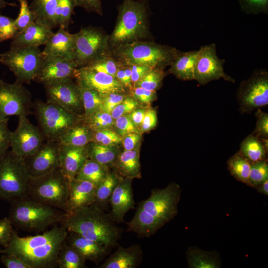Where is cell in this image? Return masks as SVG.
I'll list each match as a JSON object with an SVG mask.
<instances>
[{
	"instance_id": "cell-7",
	"label": "cell",
	"mask_w": 268,
	"mask_h": 268,
	"mask_svg": "<svg viewBox=\"0 0 268 268\" xmlns=\"http://www.w3.org/2000/svg\"><path fill=\"white\" fill-rule=\"evenodd\" d=\"M30 178L24 158L8 150L0 159V199L11 203L27 197Z\"/></svg>"
},
{
	"instance_id": "cell-15",
	"label": "cell",
	"mask_w": 268,
	"mask_h": 268,
	"mask_svg": "<svg viewBox=\"0 0 268 268\" xmlns=\"http://www.w3.org/2000/svg\"><path fill=\"white\" fill-rule=\"evenodd\" d=\"M75 78L44 84L47 101L74 114L83 115L84 110L78 83Z\"/></svg>"
},
{
	"instance_id": "cell-25",
	"label": "cell",
	"mask_w": 268,
	"mask_h": 268,
	"mask_svg": "<svg viewBox=\"0 0 268 268\" xmlns=\"http://www.w3.org/2000/svg\"><path fill=\"white\" fill-rule=\"evenodd\" d=\"M66 241L85 259L98 264L107 254L109 248L73 232H68Z\"/></svg>"
},
{
	"instance_id": "cell-50",
	"label": "cell",
	"mask_w": 268,
	"mask_h": 268,
	"mask_svg": "<svg viewBox=\"0 0 268 268\" xmlns=\"http://www.w3.org/2000/svg\"><path fill=\"white\" fill-rule=\"evenodd\" d=\"M128 94L139 103L150 105L157 98L156 91L135 86L128 91Z\"/></svg>"
},
{
	"instance_id": "cell-37",
	"label": "cell",
	"mask_w": 268,
	"mask_h": 268,
	"mask_svg": "<svg viewBox=\"0 0 268 268\" xmlns=\"http://www.w3.org/2000/svg\"><path fill=\"white\" fill-rule=\"evenodd\" d=\"M227 163L231 175L239 181L250 185L249 175L252 163L239 152L231 156Z\"/></svg>"
},
{
	"instance_id": "cell-47",
	"label": "cell",
	"mask_w": 268,
	"mask_h": 268,
	"mask_svg": "<svg viewBox=\"0 0 268 268\" xmlns=\"http://www.w3.org/2000/svg\"><path fill=\"white\" fill-rule=\"evenodd\" d=\"M140 103L134 98L128 95L111 112L113 119L125 115L129 114L138 108Z\"/></svg>"
},
{
	"instance_id": "cell-16",
	"label": "cell",
	"mask_w": 268,
	"mask_h": 268,
	"mask_svg": "<svg viewBox=\"0 0 268 268\" xmlns=\"http://www.w3.org/2000/svg\"><path fill=\"white\" fill-rule=\"evenodd\" d=\"M18 118L17 127L12 132L10 147L14 153L25 158L34 154L46 140L39 128L26 116Z\"/></svg>"
},
{
	"instance_id": "cell-44",
	"label": "cell",
	"mask_w": 268,
	"mask_h": 268,
	"mask_svg": "<svg viewBox=\"0 0 268 268\" xmlns=\"http://www.w3.org/2000/svg\"><path fill=\"white\" fill-rule=\"evenodd\" d=\"M268 178V164L266 160L252 163L249 186L256 187Z\"/></svg>"
},
{
	"instance_id": "cell-13",
	"label": "cell",
	"mask_w": 268,
	"mask_h": 268,
	"mask_svg": "<svg viewBox=\"0 0 268 268\" xmlns=\"http://www.w3.org/2000/svg\"><path fill=\"white\" fill-rule=\"evenodd\" d=\"M224 59H220L217 56L215 43L201 46L198 50L194 80L201 85L220 79L234 83L235 79L224 71Z\"/></svg>"
},
{
	"instance_id": "cell-39",
	"label": "cell",
	"mask_w": 268,
	"mask_h": 268,
	"mask_svg": "<svg viewBox=\"0 0 268 268\" xmlns=\"http://www.w3.org/2000/svg\"><path fill=\"white\" fill-rule=\"evenodd\" d=\"M121 66L122 65L113 57L111 52L95 60L84 67L115 77L116 73Z\"/></svg>"
},
{
	"instance_id": "cell-5",
	"label": "cell",
	"mask_w": 268,
	"mask_h": 268,
	"mask_svg": "<svg viewBox=\"0 0 268 268\" xmlns=\"http://www.w3.org/2000/svg\"><path fill=\"white\" fill-rule=\"evenodd\" d=\"M67 213L27 197L11 203L8 219L13 226L30 232H40L60 224Z\"/></svg>"
},
{
	"instance_id": "cell-40",
	"label": "cell",
	"mask_w": 268,
	"mask_h": 268,
	"mask_svg": "<svg viewBox=\"0 0 268 268\" xmlns=\"http://www.w3.org/2000/svg\"><path fill=\"white\" fill-rule=\"evenodd\" d=\"M76 4L74 0H59L56 12L57 26L67 30L70 23Z\"/></svg>"
},
{
	"instance_id": "cell-1",
	"label": "cell",
	"mask_w": 268,
	"mask_h": 268,
	"mask_svg": "<svg viewBox=\"0 0 268 268\" xmlns=\"http://www.w3.org/2000/svg\"><path fill=\"white\" fill-rule=\"evenodd\" d=\"M181 190L176 183L163 189L151 190L148 198L140 201L132 219L127 223L128 231L143 237L154 235L178 213Z\"/></svg>"
},
{
	"instance_id": "cell-56",
	"label": "cell",
	"mask_w": 268,
	"mask_h": 268,
	"mask_svg": "<svg viewBox=\"0 0 268 268\" xmlns=\"http://www.w3.org/2000/svg\"><path fill=\"white\" fill-rule=\"evenodd\" d=\"M157 124V115L156 110L152 108L147 109L140 126V131L141 133L150 131L156 127Z\"/></svg>"
},
{
	"instance_id": "cell-17",
	"label": "cell",
	"mask_w": 268,
	"mask_h": 268,
	"mask_svg": "<svg viewBox=\"0 0 268 268\" xmlns=\"http://www.w3.org/2000/svg\"><path fill=\"white\" fill-rule=\"evenodd\" d=\"M58 141L46 140L33 155L24 158L30 176L43 175L60 167Z\"/></svg>"
},
{
	"instance_id": "cell-2",
	"label": "cell",
	"mask_w": 268,
	"mask_h": 268,
	"mask_svg": "<svg viewBox=\"0 0 268 268\" xmlns=\"http://www.w3.org/2000/svg\"><path fill=\"white\" fill-rule=\"evenodd\" d=\"M68 232L61 224L34 236L20 237L14 231L2 253L18 256L31 268H52L57 266L59 250Z\"/></svg>"
},
{
	"instance_id": "cell-59",
	"label": "cell",
	"mask_w": 268,
	"mask_h": 268,
	"mask_svg": "<svg viewBox=\"0 0 268 268\" xmlns=\"http://www.w3.org/2000/svg\"><path fill=\"white\" fill-rule=\"evenodd\" d=\"M142 138L140 133H133L122 137V143L124 150L134 149L138 147Z\"/></svg>"
},
{
	"instance_id": "cell-58",
	"label": "cell",
	"mask_w": 268,
	"mask_h": 268,
	"mask_svg": "<svg viewBox=\"0 0 268 268\" xmlns=\"http://www.w3.org/2000/svg\"><path fill=\"white\" fill-rule=\"evenodd\" d=\"M128 66L131 70V82L133 87L153 68L145 65L133 64Z\"/></svg>"
},
{
	"instance_id": "cell-46",
	"label": "cell",
	"mask_w": 268,
	"mask_h": 268,
	"mask_svg": "<svg viewBox=\"0 0 268 268\" xmlns=\"http://www.w3.org/2000/svg\"><path fill=\"white\" fill-rule=\"evenodd\" d=\"M17 1L20 4V12L17 18L14 20V23L19 32L34 22L35 17L28 5L27 0H17Z\"/></svg>"
},
{
	"instance_id": "cell-23",
	"label": "cell",
	"mask_w": 268,
	"mask_h": 268,
	"mask_svg": "<svg viewBox=\"0 0 268 268\" xmlns=\"http://www.w3.org/2000/svg\"><path fill=\"white\" fill-rule=\"evenodd\" d=\"M75 34L59 27L45 44L42 54L44 57L58 56L73 61Z\"/></svg>"
},
{
	"instance_id": "cell-27",
	"label": "cell",
	"mask_w": 268,
	"mask_h": 268,
	"mask_svg": "<svg viewBox=\"0 0 268 268\" xmlns=\"http://www.w3.org/2000/svg\"><path fill=\"white\" fill-rule=\"evenodd\" d=\"M198 50L180 51L170 65L168 73L184 81L194 80Z\"/></svg>"
},
{
	"instance_id": "cell-63",
	"label": "cell",
	"mask_w": 268,
	"mask_h": 268,
	"mask_svg": "<svg viewBox=\"0 0 268 268\" xmlns=\"http://www.w3.org/2000/svg\"><path fill=\"white\" fill-rule=\"evenodd\" d=\"M10 6H16V4L13 3H9L6 2L4 0H0V9H3L5 8L7 5Z\"/></svg>"
},
{
	"instance_id": "cell-34",
	"label": "cell",
	"mask_w": 268,
	"mask_h": 268,
	"mask_svg": "<svg viewBox=\"0 0 268 268\" xmlns=\"http://www.w3.org/2000/svg\"><path fill=\"white\" fill-rule=\"evenodd\" d=\"M85 259L75 248L69 245L66 240L59 250L57 266L59 268H86Z\"/></svg>"
},
{
	"instance_id": "cell-53",
	"label": "cell",
	"mask_w": 268,
	"mask_h": 268,
	"mask_svg": "<svg viewBox=\"0 0 268 268\" xmlns=\"http://www.w3.org/2000/svg\"><path fill=\"white\" fill-rule=\"evenodd\" d=\"M128 95V92L112 93L102 97L100 110L111 113Z\"/></svg>"
},
{
	"instance_id": "cell-49",
	"label": "cell",
	"mask_w": 268,
	"mask_h": 268,
	"mask_svg": "<svg viewBox=\"0 0 268 268\" xmlns=\"http://www.w3.org/2000/svg\"><path fill=\"white\" fill-rule=\"evenodd\" d=\"M116 132L122 137L130 133H139V130L133 123L129 114L121 116L114 120Z\"/></svg>"
},
{
	"instance_id": "cell-4",
	"label": "cell",
	"mask_w": 268,
	"mask_h": 268,
	"mask_svg": "<svg viewBox=\"0 0 268 268\" xmlns=\"http://www.w3.org/2000/svg\"><path fill=\"white\" fill-rule=\"evenodd\" d=\"M109 38L110 50L150 37L148 0H123Z\"/></svg>"
},
{
	"instance_id": "cell-18",
	"label": "cell",
	"mask_w": 268,
	"mask_h": 268,
	"mask_svg": "<svg viewBox=\"0 0 268 268\" xmlns=\"http://www.w3.org/2000/svg\"><path fill=\"white\" fill-rule=\"evenodd\" d=\"M75 79L83 85L95 90L102 97L112 93L128 92L115 77L87 67L76 69Z\"/></svg>"
},
{
	"instance_id": "cell-57",
	"label": "cell",
	"mask_w": 268,
	"mask_h": 268,
	"mask_svg": "<svg viewBox=\"0 0 268 268\" xmlns=\"http://www.w3.org/2000/svg\"><path fill=\"white\" fill-rule=\"evenodd\" d=\"M76 6L84 8L89 12L103 15L101 0H74Z\"/></svg>"
},
{
	"instance_id": "cell-20",
	"label": "cell",
	"mask_w": 268,
	"mask_h": 268,
	"mask_svg": "<svg viewBox=\"0 0 268 268\" xmlns=\"http://www.w3.org/2000/svg\"><path fill=\"white\" fill-rule=\"evenodd\" d=\"M132 182V179L120 176L118 183L110 196L109 204L111 211L109 214L116 223L123 222L126 213L134 208Z\"/></svg>"
},
{
	"instance_id": "cell-6",
	"label": "cell",
	"mask_w": 268,
	"mask_h": 268,
	"mask_svg": "<svg viewBox=\"0 0 268 268\" xmlns=\"http://www.w3.org/2000/svg\"><path fill=\"white\" fill-rule=\"evenodd\" d=\"M113 57L122 65H143L153 68L169 66L180 51L154 42L139 41L111 50Z\"/></svg>"
},
{
	"instance_id": "cell-55",
	"label": "cell",
	"mask_w": 268,
	"mask_h": 268,
	"mask_svg": "<svg viewBox=\"0 0 268 268\" xmlns=\"http://www.w3.org/2000/svg\"><path fill=\"white\" fill-rule=\"evenodd\" d=\"M0 261L6 268H31L19 257L13 254H1Z\"/></svg>"
},
{
	"instance_id": "cell-12",
	"label": "cell",
	"mask_w": 268,
	"mask_h": 268,
	"mask_svg": "<svg viewBox=\"0 0 268 268\" xmlns=\"http://www.w3.org/2000/svg\"><path fill=\"white\" fill-rule=\"evenodd\" d=\"M236 97L242 113H249L268 105V71L263 69L254 70L248 78L240 83Z\"/></svg>"
},
{
	"instance_id": "cell-8",
	"label": "cell",
	"mask_w": 268,
	"mask_h": 268,
	"mask_svg": "<svg viewBox=\"0 0 268 268\" xmlns=\"http://www.w3.org/2000/svg\"><path fill=\"white\" fill-rule=\"evenodd\" d=\"M69 183L60 167L41 176H30L28 197L65 212Z\"/></svg>"
},
{
	"instance_id": "cell-28",
	"label": "cell",
	"mask_w": 268,
	"mask_h": 268,
	"mask_svg": "<svg viewBox=\"0 0 268 268\" xmlns=\"http://www.w3.org/2000/svg\"><path fill=\"white\" fill-rule=\"evenodd\" d=\"M139 148L124 150L119 154L113 165L120 176L130 179L140 178L141 175Z\"/></svg>"
},
{
	"instance_id": "cell-60",
	"label": "cell",
	"mask_w": 268,
	"mask_h": 268,
	"mask_svg": "<svg viewBox=\"0 0 268 268\" xmlns=\"http://www.w3.org/2000/svg\"><path fill=\"white\" fill-rule=\"evenodd\" d=\"M146 109L136 108L129 115L134 124L136 127H140L142 122Z\"/></svg>"
},
{
	"instance_id": "cell-62",
	"label": "cell",
	"mask_w": 268,
	"mask_h": 268,
	"mask_svg": "<svg viewBox=\"0 0 268 268\" xmlns=\"http://www.w3.org/2000/svg\"><path fill=\"white\" fill-rule=\"evenodd\" d=\"M258 192L268 195V178L256 187Z\"/></svg>"
},
{
	"instance_id": "cell-32",
	"label": "cell",
	"mask_w": 268,
	"mask_h": 268,
	"mask_svg": "<svg viewBox=\"0 0 268 268\" xmlns=\"http://www.w3.org/2000/svg\"><path fill=\"white\" fill-rule=\"evenodd\" d=\"M188 267L190 268H219L220 259L214 251H206L198 247H189L186 252Z\"/></svg>"
},
{
	"instance_id": "cell-36",
	"label": "cell",
	"mask_w": 268,
	"mask_h": 268,
	"mask_svg": "<svg viewBox=\"0 0 268 268\" xmlns=\"http://www.w3.org/2000/svg\"><path fill=\"white\" fill-rule=\"evenodd\" d=\"M109 171L107 166L88 159L83 164L75 178L88 181L97 185Z\"/></svg>"
},
{
	"instance_id": "cell-48",
	"label": "cell",
	"mask_w": 268,
	"mask_h": 268,
	"mask_svg": "<svg viewBox=\"0 0 268 268\" xmlns=\"http://www.w3.org/2000/svg\"><path fill=\"white\" fill-rule=\"evenodd\" d=\"M18 32L14 20L0 14V42L14 38Z\"/></svg>"
},
{
	"instance_id": "cell-26",
	"label": "cell",
	"mask_w": 268,
	"mask_h": 268,
	"mask_svg": "<svg viewBox=\"0 0 268 268\" xmlns=\"http://www.w3.org/2000/svg\"><path fill=\"white\" fill-rule=\"evenodd\" d=\"M53 33L51 29L34 21L17 33L11 47H39L45 45Z\"/></svg>"
},
{
	"instance_id": "cell-3",
	"label": "cell",
	"mask_w": 268,
	"mask_h": 268,
	"mask_svg": "<svg viewBox=\"0 0 268 268\" xmlns=\"http://www.w3.org/2000/svg\"><path fill=\"white\" fill-rule=\"evenodd\" d=\"M60 224L108 248L118 245L121 236V230L109 214L94 204L67 214Z\"/></svg>"
},
{
	"instance_id": "cell-24",
	"label": "cell",
	"mask_w": 268,
	"mask_h": 268,
	"mask_svg": "<svg viewBox=\"0 0 268 268\" xmlns=\"http://www.w3.org/2000/svg\"><path fill=\"white\" fill-rule=\"evenodd\" d=\"M143 256L141 247L133 244L128 247L118 246L99 268H135L140 264Z\"/></svg>"
},
{
	"instance_id": "cell-29",
	"label": "cell",
	"mask_w": 268,
	"mask_h": 268,
	"mask_svg": "<svg viewBox=\"0 0 268 268\" xmlns=\"http://www.w3.org/2000/svg\"><path fill=\"white\" fill-rule=\"evenodd\" d=\"M268 138L259 137L252 133L241 142L238 152L251 163L266 160Z\"/></svg>"
},
{
	"instance_id": "cell-14",
	"label": "cell",
	"mask_w": 268,
	"mask_h": 268,
	"mask_svg": "<svg viewBox=\"0 0 268 268\" xmlns=\"http://www.w3.org/2000/svg\"><path fill=\"white\" fill-rule=\"evenodd\" d=\"M30 92L21 83L0 80V120L11 116H27L33 112Z\"/></svg>"
},
{
	"instance_id": "cell-10",
	"label": "cell",
	"mask_w": 268,
	"mask_h": 268,
	"mask_svg": "<svg viewBox=\"0 0 268 268\" xmlns=\"http://www.w3.org/2000/svg\"><path fill=\"white\" fill-rule=\"evenodd\" d=\"M74 34L73 61L77 68L83 67L111 52L109 35L98 28L88 26Z\"/></svg>"
},
{
	"instance_id": "cell-61",
	"label": "cell",
	"mask_w": 268,
	"mask_h": 268,
	"mask_svg": "<svg viewBox=\"0 0 268 268\" xmlns=\"http://www.w3.org/2000/svg\"><path fill=\"white\" fill-rule=\"evenodd\" d=\"M124 80L123 85L128 92L133 88L131 82V70L128 66H124Z\"/></svg>"
},
{
	"instance_id": "cell-52",
	"label": "cell",
	"mask_w": 268,
	"mask_h": 268,
	"mask_svg": "<svg viewBox=\"0 0 268 268\" xmlns=\"http://www.w3.org/2000/svg\"><path fill=\"white\" fill-rule=\"evenodd\" d=\"M256 123L252 134L261 138H268V114L260 109H257L255 113Z\"/></svg>"
},
{
	"instance_id": "cell-64",
	"label": "cell",
	"mask_w": 268,
	"mask_h": 268,
	"mask_svg": "<svg viewBox=\"0 0 268 268\" xmlns=\"http://www.w3.org/2000/svg\"><path fill=\"white\" fill-rule=\"evenodd\" d=\"M2 254V248L0 246V254Z\"/></svg>"
},
{
	"instance_id": "cell-42",
	"label": "cell",
	"mask_w": 268,
	"mask_h": 268,
	"mask_svg": "<svg viewBox=\"0 0 268 268\" xmlns=\"http://www.w3.org/2000/svg\"><path fill=\"white\" fill-rule=\"evenodd\" d=\"M166 74L167 72L164 71V69L152 68L137 82L134 87H140L147 90L156 91L161 87Z\"/></svg>"
},
{
	"instance_id": "cell-11",
	"label": "cell",
	"mask_w": 268,
	"mask_h": 268,
	"mask_svg": "<svg viewBox=\"0 0 268 268\" xmlns=\"http://www.w3.org/2000/svg\"><path fill=\"white\" fill-rule=\"evenodd\" d=\"M43 58L38 47H10L0 55V62L13 73L16 82L30 84L38 72Z\"/></svg>"
},
{
	"instance_id": "cell-9",
	"label": "cell",
	"mask_w": 268,
	"mask_h": 268,
	"mask_svg": "<svg viewBox=\"0 0 268 268\" xmlns=\"http://www.w3.org/2000/svg\"><path fill=\"white\" fill-rule=\"evenodd\" d=\"M38 127L45 140L58 141L65 133L83 119V116L71 113L56 104L36 100L33 104Z\"/></svg>"
},
{
	"instance_id": "cell-38",
	"label": "cell",
	"mask_w": 268,
	"mask_h": 268,
	"mask_svg": "<svg viewBox=\"0 0 268 268\" xmlns=\"http://www.w3.org/2000/svg\"><path fill=\"white\" fill-rule=\"evenodd\" d=\"M77 82L79 85L83 107V117H87L100 110L102 103V97L95 90Z\"/></svg>"
},
{
	"instance_id": "cell-45",
	"label": "cell",
	"mask_w": 268,
	"mask_h": 268,
	"mask_svg": "<svg viewBox=\"0 0 268 268\" xmlns=\"http://www.w3.org/2000/svg\"><path fill=\"white\" fill-rule=\"evenodd\" d=\"M241 10L247 14H268V0H238Z\"/></svg>"
},
{
	"instance_id": "cell-43",
	"label": "cell",
	"mask_w": 268,
	"mask_h": 268,
	"mask_svg": "<svg viewBox=\"0 0 268 268\" xmlns=\"http://www.w3.org/2000/svg\"><path fill=\"white\" fill-rule=\"evenodd\" d=\"M122 137L110 128L93 131V141L102 145L116 146L122 143Z\"/></svg>"
},
{
	"instance_id": "cell-21",
	"label": "cell",
	"mask_w": 268,
	"mask_h": 268,
	"mask_svg": "<svg viewBox=\"0 0 268 268\" xmlns=\"http://www.w3.org/2000/svg\"><path fill=\"white\" fill-rule=\"evenodd\" d=\"M96 186L86 180L76 178L71 180L65 212L70 214L79 209L93 204Z\"/></svg>"
},
{
	"instance_id": "cell-22",
	"label": "cell",
	"mask_w": 268,
	"mask_h": 268,
	"mask_svg": "<svg viewBox=\"0 0 268 268\" xmlns=\"http://www.w3.org/2000/svg\"><path fill=\"white\" fill-rule=\"evenodd\" d=\"M88 159L87 145L75 147L60 144V169L69 181L75 178L83 164Z\"/></svg>"
},
{
	"instance_id": "cell-41",
	"label": "cell",
	"mask_w": 268,
	"mask_h": 268,
	"mask_svg": "<svg viewBox=\"0 0 268 268\" xmlns=\"http://www.w3.org/2000/svg\"><path fill=\"white\" fill-rule=\"evenodd\" d=\"M83 121L92 131L110 128L114 123L111 114L101 110L84 117Z\"/></svg>"
},
{
	"instance_id": "cell-51",
	"label": "cell",
	"mask_w": 268,
	"mask_h": 268,
	"mask_svg": "<svg viewBox=\"0 0 268 268\" xmlns=\"http://www.w3.org/2000/svg\"><path fill=\"white\" fill-rule=\"evenodd\" d=\"M8 118L0 120V159L11 146L12 132L8 127Z\"/></svg>"
},
{
	"instance_id": "cell-30",
	"label": "cell",
	"mask_w": 268,
	"mask_h": 268,
	"mask_svg": "<svg viewBox=\"0 0 268 268\" xmlns=\"http://www.w3.org/2000/svg\"><path fill=\"white\" fill-rule=\"evenodd\" d=\"M59 0H33L29 6L35 22L49 28L57 27L56 12Z\"/></svg>"
},
{
	"instance_id": "cell-33",
	"label": "cell",
	"mask_w": 268,
	"mask_h": 268,
	"mask_svg": "<svg viewBox=\"0 0 268 268\" xmlns=\"http://www.w3.org/2000/svg\"><path fill=\"white\" fill-rule=\"evenodd\" d=\"M119 176L109 171L106 176L96 186L94 204L105 210L108 207L110 196L118 183Z\"/></svg>"
},
{
	"instance_id": "cell-54",
	"label": "cell",
	"mask_w": 268,
	"mask_h": 268,
	"mask_svg": "<svg viewBox=\"0 0 268 268\" xmlns=\"http://www.w3.org/2000/svg\"><path fill=\"white\" fill-rule=\"evenodd\" d=\"M14 231L8 217L0 219V246L6 247L9 244Z\"/></svg>"
},
{
	"instance_id": "cell-19",
	"label": "cell",
	"mask_w": 268,
	"mask_h": 268,
	"mask_svg": "<svg viewBox=\"0 0 268 268\" xmlns=\"http://www.w3.org/2000/svg\"><path fill=\"white\" fill-rule=\"evenodd\" d=\"M43 57L33 81L44 84L56 80L75 78L77 68L72 60L58 56Z\"/></svg>"
},
{
	"instance_id": "cell-35",
	"label": "cell",
	"mask_w": 268,
	"mask_h": 268,
	"mask_svg": "<svg viewBox=\"0 0 268 268\" xmlns=\"http://www.w3.org/2000/svg\"><path fill=\"white\" fill-rule=\"evenodd\" d=\"M89 159L109 167L113 166L119 153L116 146L91 142L87 145Z\"/></svg>"
},
{
	"instance_id": "cell-31",
	"label": "cell",
	"mask_w": 268,
	"mask_h": 268,
	"mask_svg": "<svg viewBox=\"0 0 268 268\" xmlns=\"http://www.w3.org/2000/svg\"><path fill=\"white\" fill-rule=\"evenodd\" d=\"M92 141L93 131L83 119L68 129L58 141L61 145L75 147L85 146Z\"/></svg>"
}]
</instances>
